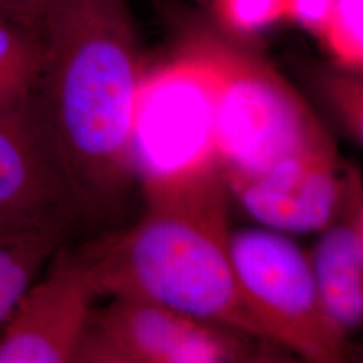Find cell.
<instances>
[{"mask_svg":"<svg viewBox=\"0 0 363 363\" xmlns=\"http://www.w3.org/2000/svg\"><path fill=\"white\" fill-rule=\"evenodd\" d=\"M111 298L108 306L91 311L73 362H271L284 350L144 298Z\"/></svg>","mask_w":363,"mask_h":363,"instance_id":"cell-4","label":"cell"},{"mask_svg":"<svg viewBox=\"0 0 363 363\" xmlns=\"http://www.w3.org/2000/svg\"><path fill=\"white\" fill-rule=\"evenodd\" d=\"M199 1H208H208H210V0H199Z\"/></svg>","mask_w":363,"mask_h":363,"instance_id":"cell-19","label":"cell"},{"mask_svg":"<svg viewBox=\"0 0 363 363\" xmlns=\"http://www.w3.org/2000/svg\"><path fill=\"white\" fill-rule=\"evenodd\" d=\"M312 79L339 127L354 143L362 145L363 72L331 64L315 67Z\"/></svg>","mask_w":363,"mask_h":363,"instance_id":"cell-13","label":"cell"},{"mask_svg":"<svg viewBox=\"0 0 363 363\" xmlns=\"http://www.w3.org/2000/svg\"><path fill=\"white\" fill-rule=\"evenodd\" d=\"M214 25L232 38L249 42L286 21V0H210Z\"/></svg>","mask_w":363,"mask_h":363,"instance_id":"cell-15","label":"cell"},{"mask_svg":"<svg viewBox=\"0 0 363 363\" xmlns=\"http://www.w3.org/2000/svg\"><path fill=\"white\" fill-rule=\"evenodd\" d=\"M43 62L40 30L0 13V115L30 116Z\"/></svg>","mask_w":363,"mask_h":363,"instance_id":"cell-11","label":"cell"},{"mask_svg":"<svg viewBox=\"0 0 363 363\" xmlns=\"http://www.w3.org/2000/svg\"><path fill=\"white\" fill-rule=\"evenodd\" d=\"M52 0H0V11L40 30Z\"/></svg>","mask_w":363,"mask_h":363,"instance_id":"cell-17","label":"cell"},{"mask_svg":"<svg viewBox=\"0 0 363 363\" xmlns=\"http://www.w3.org/2000/svg\"><path fill=\"white\" fill-rule=\"evenodd\" d=\"M316 38L333 65L363 72V0H335Z\"/></svg>","mask_w":363,"mask_h":363,"instance_id":"cell-14","label":"cell"},{"mask_svg":"<svg viewBox=\"0 0 363 363\" xmlns=\"http://www.w3.org/2000/svg\"><path fill=\"white\" fill-rule=\"evenodd\" d=\"M171 35L198 52L214 77L213 145L225 175L252 174L286 156L333 143L292 85L249 42L169 9Z\"/></svg>","mask_w":363,"mask_h":363,"instance_id":"cell-3","label":"cell"},{"mask_svg":"<svg viewBox=\"0 0 363 363\" xmlns=\"http://www.w3.org/2000/svg\"><path fill=\"white\" fill-rule=\"evenodd\" d=\"M234 271L281 347L306 361L345 358L346 335L325 313L310 255L268 228L230 232Z\"/></svg>","mask_w":363,"mask_h":363,"instance_id":"cell-5","label":"cell"},{"mask_svg":"<svg viewBox=\"0 0 363 363\" xmlns=\"http://www.w3.org/2000/svg\"><path fill=\"white\" fill-rule=\"evenodd\" d=\"M37 226H43V225H37L33 222H27V220H19L15 217H10L7 214L0 213V238L9 235V234L28 229V228H37ZM55 228V226H52ZM61 229V228H60Z\"/></svg>","mask_w":363,"mask_h":363,"instance_id":"cell-18","label":"cell"},{"mask_svg":"<svg viewBox=\"0 0 363 363\" xmlns=\"http://www.w3.org/2000/svg\"><path fill=\"white\" fill-rule=\"evenodd\" d=\"M286 21L318 37L335 0H286Z\"/></svg>","mask_w":363,"mask_h":363,"instance_id":"cell-16","label":"cell"},{"mask_svg":"<svg viewBox=\"0 0 363 363\" xmlns=\"http://www.w3.org/2000/svg\"><path fill=\"white\" fill-rule=\"evenodd\" d=\"M345 178L334 144L286 156L257 172L225 175L230 196L247 216L264 228L298 234L320 232L331 220Z\"/></svg>","mask_w":363,"mask_h":363,"instance_id":"cell-7","label":"cell"},{"mask_svg":"<svg viewBox=\"0 0 363 363\" xmlns=\"http://www.w3.org/2000/svg\"><path fill=\"white\" fill-rule=\"evenodd\" d=\"M169 57L144 70L132 127L142 178L193 166L214 155V77L206 61L174 35Z\"/></svg>","mask_w":363,"mask_h":363,"instance_id":"cell-6","label":"cell"},{"mask_svg":"<svg viewBox=\"0 0 363 363\" xmlns=\"http://www.w3.org/2000/svg\"><path fill=\"white\" fill-rule=\"evenodd\" d=\"M30 117L78 220L116 213L138 177L133 112L144 74L128 0H52Z\"/></svg>","mask_w":363,"mask_h":363,"instance_id":"cell-1","label":"cell"},{"mask_svg":"<svg viewBox=\"0 0 363 363\" xmlns=\"http://www.w3.org/2000/svg\"><path fill=\"white\" fill-rule=\"evenodd\" d=\"M65 233L60 228L37 226L0 238V330L54 259Z\"/></svg>","mask_w":363,"mask_h":363,"instance_id":"cell-12","label":"cell"},{"mask_svg":"<svg viewBox=\"0 0 363 363\" xmlns=\"http://www.w3.org/2000/svg\"><path fill=\"white\" fill-rule=\"evenodd\" d=\"M0 213L67 230L76 214L31 117L0 115Z\"/></svg>","mask_w":363,"mask_h":363,"instance_id":"cell-9","label":"cell"},{"mask_svg":"<svg viewBox=\"0 0 363 363\" xmlns=\"http://www.w3.org/2000/svg\"><path fill=\"white\" fill-rule=\"evenodd\" d=\"M0 330V363L74 361L96 291L76 255H55Z\"/></svg>","mask_w":363,"mask_h":363,"instance_id":"cell-8","label":"cell"},{"mask_svg":"<svg viewBox=\"0 0 363 363\" xmlns=\"http://www.w3.org/2000/svg\"><path fill=\"white\" fill-rule=\"evenodd\" d=\"M142 181L140 220L76 255L96 295L144 298L280 346L234 271L230 193L217 157Z\"/></svg>","mask_w":363,"mask_h":363,"instance_id":"cell-2","label":"cell"},{"mask_svg":"<svg viewBox=\"0 0 363 363\" xmlns=\"http://www.w3.org/2000/svg\"><path fill=\"white\" fill-rule=\"evenodd\" d=\"M310 253L325 313L346 337L363 319V182L346 166L345 190L331 220Z\"/></svg>","mask_w":363,"mask_h":363,"instance_id":"cell-10","label":"cell"},{"mask_svg":"<svg viewBox=\"0 0 363 363\" xmlns=\"http://www.w3.org/2000/svg\"><path fill=\"white\" fill-rule=\"evenodd\" d=\"M0 13H1V11H0Z\"/></svg>","mask_w":363,"mask_h":363,"instance_id":"cell-20","label":"cell"}]
</instances>
